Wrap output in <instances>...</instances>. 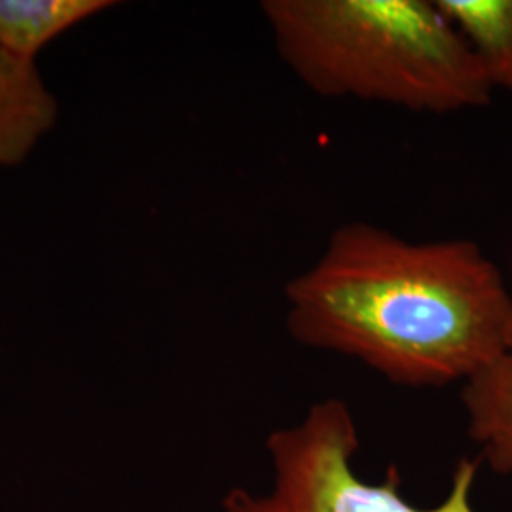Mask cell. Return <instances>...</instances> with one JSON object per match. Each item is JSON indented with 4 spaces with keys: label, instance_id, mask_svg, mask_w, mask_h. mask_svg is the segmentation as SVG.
I'll list each match as a JSON object with an SVG mask.
<instances>
[{
    "label": "cell",
    "instance_id": "cell-3",
    "mask_svg": "<svg viewBox=\"0 0 512 512\" xmlns=\"http://www.w3.org/2000/svg\"><path fill=\"white\" fill-rule=\"evenodd\" d=\"M359 448L357 421L346 401L311 404L302 420L275 429L266 440L270 488L262 494L232 490L224 497V512H476L471 494L480 459H459L444 501L416 507L404 497L397 465L387 469L382 482L357 475Z\"/></svg>",
    "mask_w": 512,
    "mask_h": 512
},
{
    "label": "cell",
    "instance_id": "cell-4",
    "mask_svg": "<svg viewBox=\"0 0 512 512\" xmlns=\"http://www.w3.org/2000/svg\"><path fill=\"white\" fill-rule=\"evenodd\" d=\"M57 99L27 63L0 50V169L25 162L57 122Z\"/></svg>",
    "mask_w": 512,
    "mask_h": 512
},
{
    "label": "cell",
    "instance_id": "cell-2",
    "mask_svg": "<svg viewBox=\"0 0 512 512\" xmlns=\"http://www.w3.org/2000/svg\"><path fill=\"white\" fill-rule=\"evenodd\" d=\"M289 71L327 99L420 114L490 105L494 88L437 0H264Z\"/></svg>",
    "mask_w": 512,
    "mask_h": 512
},
{
    "label": "cell",
    "instance_id": "cell-5",
    "mask_svg": "<svg viewBox=\"0 0 512 512\" xmlns=\"http://www.w3.org/2000/svg\"><path fill=\"white\" fill-rule=\"evenodd\" d=\"M467 435L480 459L499 475H512V323L499 355L461 384Z\"/></svg>",
    "mask_w": 512,
    "mask_h": 512
},
{
    "label": "cell",
    "instance_id": "cell-7",
    "mask_svg": "<svg viewBox=\"0 0 512 512\" xmlns=\"http://www.w3.org/2000/svg\"><path fill=\"white\" fill-rule=\"evenodd\" d=\"M494 90L512 92V0H437Z\"/></svg>",
    "mask_w": 512,
    "mask_h": 512
},
{
    "label": "cell",
    "instance_id": "cell-6",
    "mask_svg": "<svg viewBox=\"0 0 512 512\" xmlns=\"http://www.w3.org/2000/svg\"><path fill=\"white\" fill-rule=\"evenodd\" d=\"M109 0H0V50L27 63L78 23L105 12Z\"/></svg>",
    "mask_w": 512,
    "mask_h": 512
},
{
    "label": "cell",
    "instance_id": "cell-1",
    "mask_svg": "<svg viewBox=\"0 0 512 512\" xmlns=\"http://www.w3.org/2000/svg\"><path fill=\"white\" fill-rule=\"evenodd\" d=\"M285 306L294 342L404 387L463 384L499 355L512 323L505 275L478 243H416L366 220L330 234L287 281Z\"/></svg>",
    "mask_w": 512,
    "mask_h": 512
}]
</instances>
